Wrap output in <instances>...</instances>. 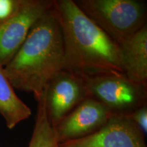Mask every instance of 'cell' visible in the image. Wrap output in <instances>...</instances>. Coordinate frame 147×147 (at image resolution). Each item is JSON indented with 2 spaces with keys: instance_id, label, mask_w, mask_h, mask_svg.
Returning <instances> with one entry per match:
<instances>
[{
  "instance_id": "6da1fadb",
  "label": "cell",
  "mask_w": 147,
  "mask_h": 147,
  "mask_svg": "<svg viewBox=\"0 0 147 147\" xmlns=\"http://www.w3.org/2000/svg\"><path fill=\"white\" fill-rule=\"evenodd\" d=\"M61 29L64 69L84 80L125 75L118 44L84 14L73 0H53Z\"/></svg>"
},
{
  "instance_id": "7a4b0ae2",
  "label": "cell",
  "mask_w": 147,
  "mask_h": 147,
  "mask_svg": "<svg viewBox=\"0 0 147 147\" xmlns=\"http://www.w3.org/2000/svg\"><path fill=\"white\" fill-rule=\"evenodd\" d=\"M63 69V36L53 5L34 24L3 69L14 89L32 93L38 102L48 83Z\"/></svg>"
},
{
  "instance_id": "3957f363",
  "label": "cell",
  "mask_w": 147,
  "mask_h": 147,
  "mask_svg": "<svg viewBox=\"0 0 147 147\" xmlns=\"http://www.w3.org/2000/svg\"><path fill=\"white\" fill-rule=\"evenodd\" d=\"M82 12L117 44L146 25L147 8L138 0H76Z\"/></svg>"
},
{
  "instance_id": "277c9868",
  "label": "cell",
  "mask_w": 147,
  "mask_h": 147,
  "mask_svg": "<svg viewBox=\"0 0 147 147\" xmlns=\"http://www.w3.org/2000/svg\"><path fill=\"white\" fill-rule=\"evenodd\" d=\"M84 81L87 97L103 104L113 115L128 116L147 104V85L125 75H101Z\"/></svg>"
},
{
  "instance_id": "5b68a950",
  "label": "cell",
  "mask_w": 147,
  "mask_h": 147,
  "mask_svg": "<svg viewBox=\"0 0 147 147\" xmlns=\"http://www.w3.org/2000/svg\"><path fill=\"white\" fill-rule=\"evenodd\" d=\"M53 5V0H19L13 15L0 23V66L10 61L34 24Z\"/></svg>"
},
{
  "instance_id": "8992f818",
  "label": "cell",
  "mask_w": 147,
  "mask_h": 147,
  "mask_svg": "<svg viewBox=\"0 0 147 147\" xmlns=\"http://www.w3.org/2000/svg\"><path fill=\"white\" fill-rule=\"evenodd\" d=\"M43 95L48 117L54 127L87 97L85 81L61 70L48 83Z\"/></svg>"
},
{
  "instance_id": "52a82bcc",
  "label": "cell",
  "mask_w": 147,
  "mask_h": 147,
  "mask_svg": "<svg viewBox=\"0 0 147 147\" xmlns=\"http://www.w3.org/2000/svg\"><path fill=\"white\" fill-rule=\"evenodd\" d=\"M59 147H147L144 134L127 116L113 115L91 135L59 144Z\"/></svg>"
},
{
  "instance_id": "ba28073f",
  "label": "cell",
  "mask_w": 147,
  "mask_h": 147,
  "mask_svg": "<svg viewBox=\"0 0 147 147\" xmlns=\"http://www.w3.org/2000/svg\"><path fill=\"white\" fill-rule=\"evenodd\" d=\"M112 116L103 104L87 97L54 127L55 136L59 144L87 137L100 129Z\"/></svg>"
},
{
  "instance_id": "9c48e42d",
  "label": "cell",
  "mask_w": 147,
  "mask_h": 147,
  "mask_svg": "<svg viewBox=\"0 0 147 147\" xmlns=\"http://www.w3.org/2000/svg\"><path fill=\"white\" fill-rule=\"evenodd\" d=\"M118 46L125 75L147 85V25L121 40Z\"/></svg>"
},
{
  "instance_id": "30bf717a",
  "label": "cell",
  "mask_w": 147,
  "mask_h": 147,
  "mask_svg": "<svg viewBox=\"0 0 147 147\" xmlns=\"http://www.w3.org/2000/svg\"><path fill=\"white\" fill-rule=\"evenodd\" d=\"M0 115L9 129H12L32 115L31 108L16 94L14 88L0 66Z\"/></svg>"
},
{
  "instance_id": "8fae6325",
  "label": "cell",
  "mask_w": 147,
  "mask_h": 147,
  "mask_svg": "<svg viewBox=\"0 0 147 147\" xmlns=\"http://www.w3.org/2000/svg\"><path fill=\"white\" fill-rule=\"evenodd\" d=\"M53 126L48 117L44 95L38 102V109L33 134L28 147H59Z\"/></svg>"
},
{
  "instance_id": "7c38bea8",
  "label": "cell",
  "mask_w": 147,
  "mask_h": 147,
  "mask_svg": "<svg viewBox=\"0 0 147 147\" xmlns=\"http://www.w3.org/2000/svg\"><path fill=\"white\" fill-rule=\"evenodd\" d=\"M127 117L137 125L144 135L147 132V104L134 110Z\"/></svg>"
},
{
  "instance_id": "4fadbf2b",
  "label": "cell",
  "mask_w": 147,
  "mask_h": 147,
  "mask_svg": "<svg viewBox=\"0 0 147 147\" xmlns=\"http://www.w3.org/2000/svg\"><path fill=\"white\" fill-rule=\"evenodd\" d=\"M19 0H0V23L8 20L17 9Z\"/></svg>"
}]
</instances>
